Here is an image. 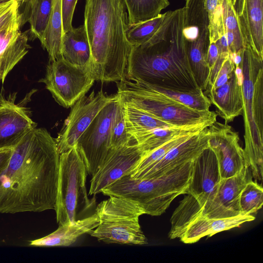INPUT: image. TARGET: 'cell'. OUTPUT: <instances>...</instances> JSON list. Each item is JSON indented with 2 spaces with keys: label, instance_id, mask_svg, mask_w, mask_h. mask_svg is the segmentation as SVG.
<instances>
[{
  "label": "cell",
  "instance_id": "cell-4",
  "mask_svg": "<svg viewBox=\"0 0 263 263\" xmlns=\"http://www.w3.org/2000/svg\"><path fill=\"white\" fill-rule=\"evenodd\" d=\"M235 72L241 86L244 121L245 158L253 177L263 174V58L245 46Z\"/></svg>",
  "mask_w": 263,
  "mask_h": 263
},
{
  "label": "cell",
  "instance_id": "cell-32",
  "mask_svg": "<svg viewBox=\"0 0 263 263\" xmlns=\"http://www.w3.org/2000/svg\"><path fill=\"white\" fill-rule=\"evenodd\" d=\"M130 142L131 139L126 130L122 105L119 99L111 122L110 148L122 146L129 144Z\"/></svg>",
  "mask_w": 263,
  "mask_h": 263
},
{
  "label": "cell",
  "instance_id": "cell-41",
  "mask_svg": "<svg viewBox=\"0 0 263 263\" xmlns=\"http://www.w3.org/2000/svg\"><path fill=\"white\" fill-rule=\"evenodd\" d=\"M188 0H185V2L187 1Z\"/></svg>",
  "mask_w": 263,
  "mask_h": 263
},
{
  "label": "cell",
  "instance_id": "cell-37",
  "mask_svg": "<svg viewBox=\"0 0 263 263\" xmlns=\"http://www.w3.org/2000/svg\"><path fill=\"white\" fill-rule=\"evenodd\" d=\"M218 56L219 52L216 43L215 42L210 43L206 56V61L210 71L214 66Z\"/></svg>",
  "mask_w": 263,
  "mask_h": 263
},
{
  "label": "cell",
  "instance_id": "cell-16",
  "mask_svg": "<svg viewBox=\"0 0 263 263\" xmlns=\"http://www.w3.org/2000/svg\"><path fill=\"white\" fill-rule=\"evenodd\" d=\"M0 94V150L12 149L29 132L36 128L25 109Z\"/></svg>",
  "mask_w": 263,
  "mask_h": 263
},
{
  "label": "cell",
  "instance_id": "cell-40",
  "mask_svg": "<svg viewBox=\"0 0 263 263\" xmlns=\"http://www.w3.org/2000/svg\"><path fill=\"white\" fill-rule=\"evenodd\" d=\"M21 3H24L29 0H19Z\"/></svg>",
  "mask_w": 263,
  "mask_h": 263
},
{
  "label": "cell",
  "instance_id": "cell-29",
  "mask_svg": "<svg viewBox=\"0 0 263 263\" xmlns=\"http://www.w3.org/2000/svg\"><path fill=\"white\" fill-rule=\"evenodd\" d=\"M166 14V12L160 13L150 20L136 24H128L125 33L129 44L133 47L146 43L160 27Z\"/></svg>",
  "mask_w": 263,
  "mask_h": 263
},
{
  "label": "cell",
  "instance_id": "cell-35",
  "mask_svg": "<svg viewBox=\"0 0 263 263\" xmlns=\"http://www.w3.org/2000/svg\"><path fill=\"white\" fill-rule=\"evenodd\" d=\"M235 68V66L229 55L223 62L211 86L204 91L205 94L226 83Z\"/></svg>",
  "mask_w": 263,
  "mask_h": 263
},
{
  "label": "cell",
  "instance_id": "cell-18",
  "mask_svg": "<svg viewBox=\"0 0 263 263\" xmlns=\"http://www.w3.org/2000/svg\"><path fill=\"white\" fill-rule=\"evenodd\" d=\"M245 46L263 58V0H232Z\"/></svg>",
  "mask_w": 263,
  "mask_h": 263
},
{
  "label": "cell",
  "instance_id": "cell-9",
  "mask_svg": "<svg viewBox=\"0 0 263 263\" xmlns=\"http://www.w3.org/2000/svg\"><path fill=\"white\" fill-rule=\"evenodd\" d=\"M109 197L97 206L99 223L88 233L107 243L146 244L147 239L139 223L140 216L144 214L143 210L130 200Z\"/></svg>",
  "mask_w": 263,
  "mask_h": 263
},
{
  "label": "cell",
  "instance_id": "cell-23",
  "mask_svg": "<svg viewBox=\"0 0 263 263\" xmlns=\"http://www.w3.org/2000/svg\"><path fill=\"white\" fill-rule=\"evenodd\" d=\"M61 53L62 58L70 63L91 70L92 56L84 25L63 33Z\"/></svg>",
  "mask_w": 263,
  "mask_h": 263
},
{
  "label": "cell",
  "instance_id": "cell-3",
  "mask_svg": "<svg viewBox=\"0 0 263 263\" xmlns=\"http://www.w3.org/2000/svg\"><path fill=\"white\" fill-rule=\"evenodd\" d=\"M91 50V70L96 81H121L127 77L133 46L123 0H86L84 24Z\"/></svg>",
  "mask_w": 263,
  "mask_h": 263
},
{
  "label": "cell",
  "instance_id": "cell-5",
  "mask_svg": "<svg viewBox=\"0 0 263 263\" xmlns=\"http://www.w3.org/2000/svg\"><path fill=\"white\" fill-rule=\"evenodd\" d=\"M246 166L235 175L222 179L207 199L198 205L194 198L187 194L171 217L170 239L179 238L187 226L199 218H224L241 214L239 197L248 182Z\"/></svg>",
  "mask_w": 263,
  "mask_h": 263
},
{
  "label": "cell",
  "instance_id": "cell-31",
  "mask_svg": "<svg viewBox=\"0 0 263 263\" xmlns=\"http://www.w3.org/2000/svg\"><path fill=\"white\" fill-rule=\"evenodd\" d=\"M223 0H204L209 21L210 43L216 42L224 34L223 19Z\"/></svg>",
  "mask_w": 263,
  "mask_h": 263
},
{
  "label": "cell",
  "instance_id": "cell-14",
  "mask_svg": "<svg viewBox=\"0 0 263 263\" xmlns=\"http://www.w3.org/2000/svg\"><path fill=\"white\" fill-rule=\"evenodd\" d=\"M209 128V147L217 158L221 179L235 175L247 166L238 133L227 123L217 121Z\"/></svg>",
  "mask_w": 263,
  "mask_h": 263
},
{
  "label": "cell",
  "instance_id": "cell-21",
  "mask_svg": "<svg viewBox=\"0 0 263 263\" xmlns=\"http://www.w3.org/2000/svg\"><path fill=\"white\" fill-rule=\"evenodd\" d=\"M255 218L252 215L242 214L224 218H199L187 226L179 239L185 243H195L204 236L209 237L220 232L239 227Z\"/></svg>",
  "mask_w": 263,
  "mask_h": 263
},
{
  "label": "cell",
  "instance_id": "cell-15",
  "mask_svg": "<svg viewBox=\"0 0 263 263\" xmlns=\"http://www.w3.org/2000/svg\"><path fill=\"white\" fill-rule=\"evenodd\" d=\"M211 132L208 127L170 149L160 159L141 172L130 176L134 179L160 176L173 168L194 160L209 146Z\"/></svg>",
  "mask_w": 263,
  "mask_h": 263
},
{
  "label": "cell",
  "instance_id": "cell-26",
  "mask_svg": "<svg viewBox=\"0 0 263 263\" xmlns=\"http://www.w3.org/2000/svg\"><path fill=\"white\" fill-rule=\"evenodd\" d=\"M128 12V24H133L157 16L166 8L168 0H123Z\"/></svg>",
  "mask_w": 263,
  "mask_h": 263
},
{
  "label": "cell",
  "instance_id": "cell-17",
  "mask_svg": "<svg viewBox=\"0 0 263 263\" xmlns=\"http://www.w3.org/2000/svg\"><path fill=\"white\" fill-rule=\"evenodd\" d=\"M221 180L216 155L209 146L194 160L190 184L185 194L202 204Z\"/></svg>",
  "mask_w": 263,
  "mask_h": 263
},
{
  "label": "cell",
  "instance_id": "cell-11",
  "mask_svg": "<svg viewBox=\"0 0 263 263\" xmlns=\"http://www.w3.org/2000/svg\"><path fill=\"white\" fill-rule=\"evenodd\" d=\"M118 97L108 102L97 114L78 139L76 147L92 176L103 163L110 148V128L117 107Z\"/></svg>",
  "mask_w": 263,
  "mask_h": 263
},
{
  "label": "cell",
  "instance_id": "cell-33",
  "mask_svg": "<svg viewBox=\"0 0 263 263\" xmlns=\"http://www.w3.org/2000/svg\"><path fill=\"white\" fill-rule=\"evenodd\" d=\"M20 4L19 0H12L0 5V31L22 19L19 11Z\"/></svg>",
  "mask_w": 263,
  "mask_h": 263
},
{
  "label": "cell",
  "instance_id": "cell-36",
  "mask_svg": "<svg viewBox=\"0 0 263 263\" xmlns=\"http://www.w3.org/2000/svg\"><path fill=\"white\" fill-rule=\"evenodd\" d=\"M78 0H62L63 33L73 28L72 21Z\"/></svg>",
  "mask_w": 263,
  "mask_h": 263
},
{
  "label": "cell",
  "instance_id": "cell-34",
  "mask_svg": "<svg viewBox=\"0 0 263 263\" xmlns=\"http://www.w3.org/2000/svg\"><path fill=\"white\" fill-rule=\"evenodd\" d=\"M223 19L224 32H231L243 40L232 0L223 1Z\"/></svg>",
  "mask_w": 263,
  "mask_h": 263
},
{
  "label": "cell",
  "instance_id": "cell-28",
  "mask_svg": "<svg viewBox=\"0 0 263 263\" xmlns=\"http://www.w3.org/2000/svg\"><path fill=\"white\" fill-rule=\"evenodd\" d=\"M53 0H29L28 19L31 35L42 39L51 13Z\"/></svg>",
  "mask_w": 263,
  "mask_h": 263
},
{
  "label": "cell",
  "instance_id": "cell-13",
  "mask_svg": "<svg viewBox=\"0 0 263 263\" xmlns=\"http://www.w3.org/2000/svg\"><path fill=\"white\" fill-rule=\"evenodd\" d=\"M144 153L133 141L125 145L110 148L97 172L92 176L89 194L95 195L124 176L130 175Z\"/></svg>",
  "mask_w": 263,
  "mask_h": 263
},
{
  "label": "cell",
  "instance_id": "cell-24",
  "mask_svg": "<svg viewBox=\"0 0 263 263\" xmlns=\"http://www.w3.org/2000/svg\"><path fill=\"white\" fill-rule=\"evenodd\" d=\"M62 0H53L49 18L42 39L43 48L47 51L49 62L62 58Z\"/></svg>",
  "mask_w": 263,
  "mask_h": 263
},
{
  "label": "cell",
  "instance_id": "cell-19",
  "mask_svg": "<svg viewBox=\"0 0 263 263\" xmlns=\"http://www.w3.org/2000/svg\"><path fill=\"white\" fill-rule=\"evenodd\" d=\"M22 19L0 31V81L3 83L14 67L29 51V36L21 30Z\"/></svg>",
  "mask_w": 263,
  "mask_h": 263
},
{
  "label": "cell",
  "instance_id": "cell-10",
  "mask_svg": "<svg viewBox=\"0 0 263 263\" xmlns=\"http://www.w3.org/2000/svg\"><path fill=\"white\" fill-rule=\"evenodd\" d=\"M95 81L89 68L73 65L62 58L49 62L44 78L39 82L45 84L59 105L69 108L86 93Z\"/></svg>",
  "mask_w": 263,
  "mask_h": 263
},
{
  "label": "cell",
  "instance_id": "cell-6",
  "mask_svg": "<svg viewBox=\"0 0 263 263\" xmlns=\"http://www.w3.org/2000/svg\"><path fill=\"white\" fill-rule=\"evenodd\" d=\"M120 101L175 126L214 123L217 115L211 110L192 108L152 88L145 82L125 79L116 82Z\"/></svg>",
  "mask_w": 263,
  "mask_h": 263
},
{
  "label": "cell",
  "instance_id": "cell-1",
  "mask_svg": "<svg viewBox=\"0 0 263 263\" xmlns=\"http://www.w3.org/2000/svg\"><path fill=\"white\" fill-rule=\"evenodd\" d=\"M60 156L55 139L45 128L26 134L0 173V213L54 210Z\"/></svg>",
  "mask_w": 263,
  "mask_h": 263
},
{
  "label": "cell",
  "instance_id": "cell-12",
  "mask_svg": "<svg viewBox=\"0 0 263 263\" xmlns=\"http://www.w3.org/2000/svg\"><path fill=\"white\" fill-rule=\"evenodd\" d=\"M117 94L108 96L102 89L80 98L72 106L63 126L55 139L60 154L76 145L81 135L89 126L100 111Z\"/></svg>",
  "mask_w": 263,
  "mask_h": 263
},
{
  "label": "cell",
  "instance_id": "cell-8",
  "mask_svg": "<svg viewBox=\"0 0 263 263\" xmlns=\"http://www.w3.org/2000/svg\"><path fill=\"white\" fill-rule=\"evenodd\" d=\"M85 163L76 146L60 156L58 192L54 210L59 226L81 219L93 205L88 198Z\"/></svg>",
  "mask_w": 263,
  "mask_h": 263
},
{
  "label": "cell",
  "instance_id": "cell-20",
  "mask_svg": "<svg viewBox=\"0 0 263 263\" xmlns=\"http://www.w3.org/2000/svg\"><path fill=\"white\" fill-rule=\"evenodd\" d=\"M205 95L215 106L217 116L223 119L226 123L228 124L242 115V93L235 68L226 83Z\"/></svg>",
  "mask_w": 263,
  "mask_h": 263
},
{
  "label": "cell",
  "instance_id": "cell-27",
  "mask_svg": "<svg viewBox=\"0 0 263 263\" xmlns=\"http://www.w3.org/2000/svg\"><path fill=\"white\" fill-rule=\"evenodd\" d=\"M147 84L158 92L189 107L199 110H210L212 104L208 96L201 89L196 91H184L165 88Z\"/></svg>",
  "mask_w": 263,
  "mask_h": 263
},
{
  "label": "cell",
  "instance_id": "cell-7",
  "mask_svg": "<svg viewBox=\"0 0 263 263\" xmlns=\"http://www.w3.org/2000/svg\"><path fill=\"white\" fill-rule=\"evenodd\" d=\"M194 160L159 177H127L122 186L124 197L136 203L144 214H162L176 197L186 194L191 183Z\"/></svg>",
  "mask_w": 263,
  "mask_h": 263
},
{
  "label": "cell",
  "instance_id": "cell-2",
  "mask_svg": "<svg viewBox=\"0 0 263 263\" xmlns=\"http://www.w3.org/2000/svg\"><path fill=\"white\" fill-rule=\"evenodd\" d=\"M166 12L151 38L132 47L126 79L168 89L201 90L190 66L183 35L184 7Z\"/></svg>",
  "mask_w": 263,
  "mask_h": 263
},
{
  "label": "cell",
  "instance_id": "cell-38",
  "mask_svg": "<svg viewBox=\"0 0 263 263\" xmlns=\"http://www.w3.org/2000/svg\"><path fill=\"white\" fill-rule=\"evenodd\" d=\"M12 153V149L0 150V173L6 167Z\"/></svg>",
  "mask_w": 263,
  "mask_h": 263
},
{
  "label": "cell",
  "instance_id": "cell-22",
  "mask_svg": "<svg viewBox=\"0 0 263 263\" xmlns=\"http://www.w3.org/2000/svg\"><path fill=\"white\" fill-rule=\"evenodd\" d=\"M99 220L96 213L68 224L59 226L57 230L44 237L30 241V246L37 247L69 246L85 233L97 227Z\"/></svg>",
  "mask_w": 263,
  "mask_h": 263
},
{
  "label": "cell",
  "instance_id": "cell-30",
  "mask_svg": "<svg viewBox=\"0 0 263 263\" xmlns=\"http://www.w3.org/2000/svg\"><path fill=\"white\" fill-rule=\"evenodd\" d=\"M263 204V189L257 182L248 181L239 197L241 214L252 215L260 209Z\"/></svg>",
  "mask_w": 263,
  "mask_h": 263
},
{
  "label": "cell",
  "instance_id": "cell-39",
  "mask_svg": "<svg viewBox=\"0 0 263 263\" xmlns=\"http://www.w3.org/2000/svg\"><path fill=\"white\" fill-rule=\"evenodd\" d=\"M11 1L12 0H0V5L6 3Z\"/></svg>",
  "mask_w": 263,
  "mask_h": 263
},
{
  "label": "cell",
  "instance_id": "cell-25",
  "mask_svg": "<svg viewBox=\"0 0 263 263\" xmlns=\"http://www.w3.org/2000/svg\"><path fill=\"white\" fill-rule=\"evenodd\" d=\"M121 103L126 130L130 139L138 134L154 128L180 126L160 120L132 105L122 102Z\"/></svg>",
  "mask_w": 263,
  "mask_h": 263
}]
</instances>
